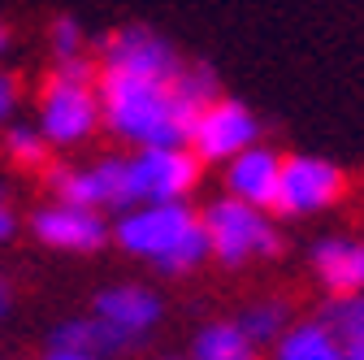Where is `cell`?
<instances>
[{
  "label": "cell",
  "instance_id": "1",
  "mask_svg": "<svg viewBox=\"0 0 364 360\" xmlns=\"http://www.w3.org/2000/svg\"><path fill=\"white\" fill-rule=\"evenodd\" d=\"M178 78L161 83V78H134V74L105 70L96 83L105 126L117 139L139 144V148H187L204 105H196Z\"/></svg>",
  "mask_w": 364,
  "mask_h": 360
},
{
  "label": "cell",
  "instance_id": "2",
  "mask_svg": "<svg viewBox=\"0 0 364 360\" xmlns=\"http://www.w3.org/2000/svg\"><path fill=\"white\" fill-rule=\"evenodd\" d=\"M113 239L122 243V252L139 256V260H152L161 274H191L196 265H204L213 256L204 221L182 200L144 204V208L122 213Z\"/></svg>",
  "mask_w": 364,
  "mask_h": 360
},
{
  "label": "cell",
  "instance_id": "3",
  "mask_svg": "<svg viewBox=\"0 0 364 360\" xmlns=\"http://www.w3.org/2000/svg\"><path fill=\"white\" fill-rule=\"evenodd\" d=\"M204 231H208V248L221 265H247V260H264V256H278L282 252V239L278 231L269 226L264 208H252L235 196H221L204 208Z\"/></svg>",
  "mask_w": 364,
  "mask_h": 360
},
{
  "label": "cell",
  "instance_id": "4",
  "mask_svg": "<svg viewBox=\"0 0 364 360\" xmlns=\"http://www.w3.org/2000/svg\"><path fill=\"white\" fill-rule=\"evenodd\" d=\"M100 96L96 87H82V83H61L53 78L43 87V100H39V134L57 148L82 144L96 134L100 126Z\"/></svg>",
  "mask_w": 364,
  "mask_h": 360
},
{
  "label": "cell",
  "instance_id": "5",
  "mask_svg": "<svg viewBox=\"0 0 364 360\" xmlns=\"http://www.w3.org/2000/svg\"><path fill=\"white\" fill-rule=\"evenodd\" d=\"M100 65L109 74L161 78V83H173L182 70H187L173 43H165L161 35H152L144 26H126V31H113L109 39H100Z\"/></svg>",
  "mask_w": 364,
  "mask_h": 360
},
{
  "label": "cell",
  "instance_id": "6",
  "mask_svg": "<svg viewBox=\"0 0 364 360\" xmlns=\"http://www.w3.org/2000/svg\"><path fill=\"white\" fill-rule=\"evenodd\" d=\"M260 139V122L247 105L239 100H213L200 117H196V130H191V152L200 161H235L239 152L256 148Z\"/></svg>",
  "mask_w": 364,
  "mask_h": 360
},
{
  "label": "cell",
  "instance_id": "7",
  "mask_svg": "<svg viewBox=\"0 0 364 360\" xmlns=\"http://www.w3.org/2000/svg\"><path fill=\"white\" fill-rule=\"evenodd\" d=\"M200 157L191 148H139L130 157L139 204H169L191 196L200 183Z\"/></svg>",
  "mask_w": 364,
  "mask_h": 360
},
{
  "label": "cell",
  "instance_id": "8",
  "mask_svg": "<svg viewBox=\"0 0 364 360\" xmlns=\"http://www.w3.org/2000/svg\"><path fill=\"white\" fill-rule=\"evenodd\" d=\"M343 196V169L326 157H282V183H278V213L312 217L330 208Z\"/></svg>",
  "mask_w": 364,
  "mask_h": 360
},
{
  "label": "cell",
  "instance_id": "9",
  "mask_svg": "<svg viewBox=\"0 0 364 360\" xmlns=\"http://www.w3.org/2000/svg\"><path fill=\"white\" fill-rule=\"evenodd\" d=\"M31 235L43 248L57 252H96L109 239V226L96 208H74V204H48L31 213Z\"/></svg>",
  "mask_w": 364,
  "mask_h": 360
},
{
  "label": "cell",
  "instance_id": "10",
  "mask_svg": "<svg viewBox=\"0 0 364 360\" xmlns=\"http://www.w3.org/2000/svg\"><path fill=\"white\" fill-rule=\"evenodd\" d=\"M91 308H96V317H100V322H109L113 330L130 334L134 343H139L144 334H152V330H156V322H161V312H165L161 295H156V291H148V287H139V282L105 287Z\"/></svg>",
  "mask_w": 364,
  "mask_h": 360
},
{
  "label": "cell",
  "instance_id": "11",
  "mask_svg": "<svg viewBox=\"0 0 364 360\" xmlns=\"http://www.w3.org/2000/svg\"><path fill=\"white\" fill-rule=\"evenodd\" d=\"M278 183H282V157L269 148H247L230 161L225 169V187L235 200L252 204V208H273L278 204Z\"/></svg>",
  "mask_w": 364,
  "mask_h": 360
},
{
  "label": "cell",
  "instance_id": "12",
  "mask_svg": "<svg viewBox=\"0 0 364 360\" xmlns=\"http://www.w3.org/2000/svg\"><path fill=\"white\" fill-rule=\"evenodd\" d=\"M312 269H316V282L330 295H355V291H364V243L343 239V235L316 239Z\"/></svg>",
  "mask_w": 364,
  "mask_h": 360
},
{
  "label": "cell",
  "instance_id": "13",
  "mask_svg": "<svg viewBox=\"0 0 364 360\" xmlns=\"http://www.w3.org/2000/svg\"><path fill=\"white\" fill-rule=\"evenodd\" d=\"M48 343H53V347H65V351H87V356H96V360H109V356H122V351L134 347L130 334L113 330L109 322L96 317V312H91V317H70V322H61Z\"/></svg>",
  "mask_w": 364,
  "mask_h": 360
},
{
  "label": "cell",
  "instance_id": "14",
  "mask_svg": "<svg viewBox=\"0 0 364 360\" xmlns=\"http://www.w3.org/2000/svg\"><path fill=\"white\" fill-rule=\"evenodd\" d=\"M273 360H347V347L316 317V322H295L273 343Z\"/></svg>",
  "mask_w": 364,
  "mask_h": 360
},
{
  "label": "cell",
  "instance_id": "15",
  "mask_svg": "<svg viewBox=\"0 0 364 360\" xmlns=\"http://www.w3.org/2000/svg\"><path fill=\"white\" fill-rule=\"evenodd\" d=\"M256 343L239 330V322H208L196 343H191V360H256Z\"/></svg>",
  "mask_w": 364,
  "mask_h": 360
},
{
  "label": "cell",
  "instance_id": "16",
  "mask_svg": "<svg viewBox=\"0 0 364 360\" xmlns=\"http://www.w3.org/2000/svg\"><path fill=\"white\" fill-rule=\"evenodd\" d=\"M291 326H295V322H291V304H287V300H278V295H269V300H252V304L239 312V330H243L256 347L278 343Z\"/></svg>",
  "mask_w": 364,
  "mask_h": 360
},
{
  "label": "cell",
  "instance_id": "17",
  "mask_svg": "<svg viewBox=\"0 0 364 360\" xmlns=\"http://www.w3.org/2000/svg\"><path fill=\"white\" fill-rule=\"evenodd\" d=\"M321 322H326V330L347 351L364 347V291H355V295H330V304L321 308Z\"/></svg>",
  "mask_w": 364,
  "mask_h": 360
},
{
  "label": "cell",
  "instance_id": "18",
  "mask_svg": "<svg viewBox=\"0 0 364 360\" xmlns=\"http://www.w3.org/2000/svg\"><path fill=\"white\" fill-rule=\"evenodd\" d=\"M5 152H9L14 165L39 169L43 161H48V139H43L35 126H9V134H5Z\"/></svg>",
  "mask_w": 364,
  "mask_h": 360
},
{
  "label": "cell",
  "instance_id": "19",
  "mask_svg": "<svg viewBox=\"0 0 364 360\" xmlns=\"http://www.w3.org/2000/svg\"><path fill=\"white\" fill-rule=\"evenodd\" d=\"M82 53V26L74 18H57L53 22V57H78Z\"/></svg>",
  "mask_w": 364,
  "mask_h": 360
},
{
  "label": "cell",
  "instance_id": "20",
  "mask_svg": "<svg viewBox=\"0 0 364 360\" xmlns=\"http://www.w3.org/2000/svg\"><path fill=\"white\" fill-rule=\"evenodd\" d=\"M53 78H61V83H82V87H96V83H100L96 61H87L82 53H78V57H61V61L53 65Z\"/></svg>",
  "mask_w": 364,
  "mask_h": 360
},
{
  "label": "cell",
  "instance_id": "21",
  "mask_svg": "<svg viewBox=\"0 0 364 360\" xmlns=\"http://www.w3.org/2000/svg\"><path fill=\"white\" fill-rule=\"evenodd\" d=\"M14 105H18V83L9 74H0V122L14 117Z\"/></svg>",
  "mask_w": 364,
  "mask_h": 360
},
{
  "label": "cell",
  "instance_id": "22",
  "mask_svg": "<svg viewBox=\"0 0 364 360\" xmlns=\"http://www.w3.org/2000/svg\"><path fill=\"white\" fill-rule=\"evenodd\" d=\"M14 231H18V221H14V208L0 200V243L5 239H14Z\"/></svg>",
  "mask_w": 364,
  "mask_h": 360
},
{
  "label": "cell",
  "instance_id": "23",
  "mask_svg": "<svg viewBox=\"0 0 364 360\" xmlns=\"http://www.w3.org/2000/svg\"><path fill=\"white\" fill-rule=\"evenodd\" d=\"M43 360H96V356H87V351H65V347H53Z\"/></svg>",
  "mask_w": 364,
  "mask_h": 360
},
{
  "label": "cell",
  "instance_id": "24",
  "mask_svg": "<svg viewBox=\"0 0 364 360\" xmlns=\"http://www.w3.org/2000/svg\"><path fill=\"white\" fill-rule=\"evenodd\" d=\"M9 308H14V287L0 278V317H9Z\"/></svg>",
  "mask_w": 364,
  "mask_h": 360
},
{
  "label": "cell",
  "instance_id": "25",
  "mask_svg": "<svg viewBox=\"0 0 364 360\" xmlns=\"http://www.w3.org/2000/svg\"><path fill=\"white\" fill-rule=\"evenodd\" d=\"M5 53H9V26L0 22V57H5Z\"/></svg>",
  "mask_w": 364,
  "mask_h": 360
},
{
  "label": "cell",
  "instance_id": "26",
  "mask_svg": "<svg viewBox=\"0 0 364 360\" xmlns=\"http://www.w3.org/2000/svg\"><path fill=\"white\" fill-rule=\"evenodd\" d=\"M347 360H364V347H355V351H347Z\"/></svg>",
  "mask_w": 364,
  "mask_h": 360
}]
</instances>
